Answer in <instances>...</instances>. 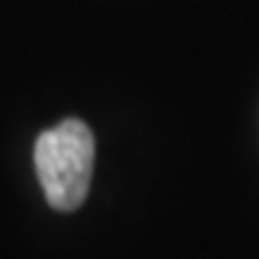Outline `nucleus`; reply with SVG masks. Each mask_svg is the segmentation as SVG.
Returning <instances> with one entry per match:
<instances>
[{
  "instance_id": "1",
  "label": "nucleus",
  "mask_w": 259,
  "mask_h": 259,
  "mask_svg": "<svg viewBox=\"0 0 259 259\" xmlns=\"http://www.w3.org/2000/svg\"><path fill=\"white\" fill-rule=\"evenodd\" d=\"M94 135L87 122L70 118L46 130L34 147V166L48 204L74 211L89 194L94 173Z\"/></svg>"
}]
</instances>
